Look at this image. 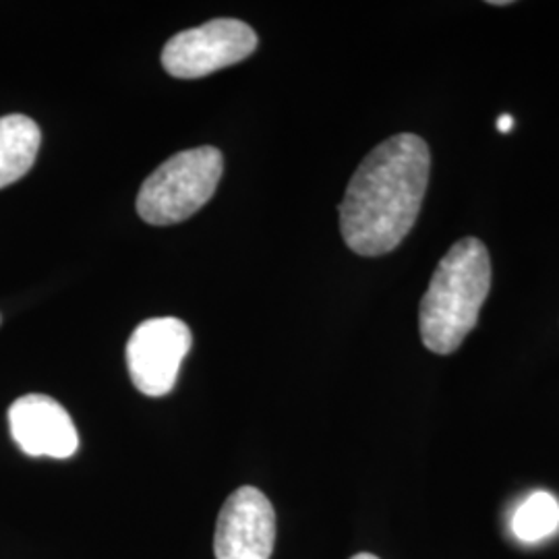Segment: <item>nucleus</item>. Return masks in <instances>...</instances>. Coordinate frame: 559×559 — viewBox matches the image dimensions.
<instances>
[{
	"mask_svg": "<svg viewBox=\"0 0 559 559\" xmlns=\"http://www.w3.org/2000/svg\"><path fill=\"white\" fill-rule=\"evenodd\" d=\"M427 141L400 133L381 141L355 170L340 203V233L362 258L392 253L419 218L429 187Z\"/></svg>",
	"mask_w": 559,
	"mask_h": 559,
	"instance_id": "obj_1",
	"label": "nucleus"
},
{
	"mask_svg": "<svg viewBox=\"0 0 559 559\" xmlns=\"http://www.w3.org/2000/svg\"><path fill=\"white\" fill-rule=\"evenodd\" d=\"M193 346L191 330L177 318L143 321L127 342V367L133 385L150 399H160L179 380L180 362Z\"/></svg>",
	"mask_w": 559,
	"mask_h": 559,
	"instance_id": "obj_5",
	"label": "nucleus"
},
{
	"mask_svg": "<svg viewBox=\"0 0 559 559\" xmlns=\"http://www.w3.org/2000/svg\"><path fill=\"white\" fill-rule=\"evenodd\" d=\"M559 528V501L547 491H535L512 516V533L522 543H539Z\"/></svg>",
	"mask_w": 559,
	"mask_h": 559,
	"instance_id": "obj_9",
	"label": "nucleus"
},
{
	"mask_svg": "<svg viewBox=\"0 0 559 559\" xmlns=\"http://www.w3.org/2000/svg\"><path fill=\"white\" fill-rule=\"evenodd\" d=\"M491 290V260L475 237L460 239L441 258L420 300L423 346L436 355L456 353L475 330Z\"/></svg>",
	"mask_w": 559,
	"mask_h": 559,
	"instance_id": "obj_2",
	"label": "nucleus"
},
{
	"mask_svg": "<svg viewBox=\"0 0 559 559\" xmlns=\"http://www.w3.org/2000/svg\"><path fill=\"white\" fill-rule=\"evenodd\" d=\"M276 545V512L255 487H239L224 501L216 535V559H270Z\"/></svg>",
	"mask_w": 559,
	"mask_h": 559,
	"instance_id": "obj_6",
	"label": "nucleus"
},
{
	"mask_svg": "<svg viewBox=\"0 0 559 559\" xmlns=\"http://www.w3.org/2000/svg\"><path fill=\"white\" fill-rule=\"evenodd\" d=\"M41 133L36 120L25 115L0 119V189L23 179L38 156Z\"/></svg>",
	"mask_w": 559,
	"mask_h": 559,
	"instance_id": "obj_8",
	"label": "nucleus"
},
{
	"mask_svg": "<svg viewBox=\"0 0 559 559\" xmlns=\"http://www.w3.org/2000/svg\"><path fill=\"white\" fill-rule=\"evenodd\" d=\"M222 170V152L212 145L170 156L141 185V221L152 226H170L191 218L214 198Z\"/></svg>",
	"mask_w": 559,
	"mask_h": 559,
	"instance_id": "obj_3",
	"label": "nucleus"
},
{
	"mask_svg": "<svg viewBox=\"0 0 559 559\" xmlns=\"http://www.w3.org/2000/svg\"><path fill=\"white\" fill-rule=\"evenodd\" d=\"M512 127H514V119L510 115H501L500 119H498V129H500L501 133L512 131Z\"/></svg>",
	"mask_w": 559,
	"mask_h": 559,
	"instance_id": "obj_10",
	"label": "nucleus"
},
{
	"mask_svg": "<svg viewBox=\"0 0 559 559\" xmlns=\"http://www.w3.org/2000/svg\"><path fill=\"white\" fill-rule=\"evenodd\" d=\"M258 34L239 20H214L166 41L162 64L179 80H200L253 55Z\"/></svg>",
	"mask_w": 559,
	"mask_h": 559,
	"instance_id": "obj_4",
	"label": "nucleus"
},
{
	"mask_svg": "<svg viewBox=\"0 0 559 559\" xmlns=\"http://www.w3.org/2000/svg\"><path fill=\"white\" fill-rule=\"evenodd\" d=\"M489 4H493V7H508L512 2L510 0H489Z\"/></svg>",
	"mask_w": 559,
	"mask_h": 559,
	"instance_id": "obj_11",
	"label": "nucleus"
},
{
	"mask_svg": "<svg viewBox=\"0 0 559 559\" xmlns=\"http://www.w3.org/2000/svg\"><path fill=\"white\" fill-rule=\"evenodd\" d=\"M350 559H380L378 556H373V554H357V556H353Z\"/></svg>",
	"mask_w": 559,
	"mask_h": 559,
	"instance_id": "obj_12",
	"label": "nucleus"
},
{
	"mask_svg": "<svg viewBox=\"0 0 559 559\" xmlns=\"http://www.w3.org/2000/svg\"><path fill=\"white\" fill-rule=\"evenodd\" d=\"M9 429L21 452L32 459H71L80 450V433L57 400L27 394L9 408Z\"/></svg>",
	"mask_w": 559,
	"mask_h": 559,
	"instance_id": "obj_7",
	"label": "nucleus"
}]
</instances>
